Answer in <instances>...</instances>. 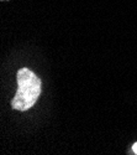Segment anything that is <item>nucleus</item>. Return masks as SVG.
I'll use <instances>...</instances> for the list:
<instances>
[{"label":"nucleus","instance_id":"f257e3e1","mask_svg":"<svg viewBox=\"0 0 137 155\" xmlns=\"http://www.w3.org/2000/svg\"><path fill=\"white\" fill-rule=\"evenodd\" d=\"M17 92L11 102V106L17 110L30 109L41 93V81L29 68H21L17 72Z\"/></svg>","mask_w":137,"mask_h":155},{"label":"nucleus","instance_id":"f03ea898","mask_svg":"<svg viewBox=\"0 0 137 155\" xmlns=\"http://www.w3.org/2000/svg\"><path fill=\"white\" fill-rule=\"evenodd\" d=\"M132 150H133V153H135V154H137V143H135V144H133Z\"/></svg>","mask_w":137,"mask_h":155}]
</instances>
